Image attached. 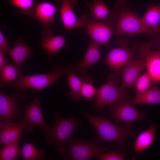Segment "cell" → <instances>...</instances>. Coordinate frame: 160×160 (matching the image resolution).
I'll list each match as a JSON object with an SVG mask.
<instances>
[{
  "instance_id": "1",
  "label": "cell",
  "mask_w": 160,
  "mask_h": 160,
  "mask_svg": "<svg viewBox=\"0 0 160 160\" xmlns=\"http://www.w3.org/2000/svg\"><path fill=\"white\" fill-rule=\"evenodd\" d=\"M109 18L113 23L115 28L114 34L131 37L144 33L150 34L144 26L141 17L130 7L126 0H118L111 12Z\"/></svg>"
},
{
  "instance_id": "2",
  "label": "cell",
  "mask_w": 160,
  "mask_h": 160,
  "mask_svg": "<svg viewBox=\"0 0 160 160\" xmlns=\"http://www.w3.org/2000/svg\"><path fill=\"white\" fill-rule=\"evenodd\" d=\"M81 113L95 129L98 142H113L123 145L128 138L135 135L131 124L116 125L103 116H95L84 111Z\"/></svg>"
},
{
  "instance_id": "3",
  "label": "cell",
  "mask_w": 160,
  "mask_h": 160,
  "mask_svg": "<svg viewBox=\"0 0 160 160\" xmlns=\"http://www.w3.org/2000/svg\"><path fill=\"white\" fill-rule=\"evenodd\" d=\"M54 121L55 124L53 127L44 129L45 140L53 145L58 153L63 154L65 147V145L68 143L74 131L79 127L82 120L73 114L68 118H64L57 111Z\"/></svg>"
},
{
  "instance_id": "4",
  "label": "cell",
  "mask_w": 160,
  "mask_h": 160,
  "mask_svg": "<svg viewBox=\"0 0 160 160\" xmlns=\"http://www.w3.org/2000/svg\"><path fill=\"white\" fill-rule=\"evenodd\" d=\"M67 73V66L56 65L51 73L31 75L21 74L11 83V85L16 91L26 92L27 89L30 88L40 92L44 88L55 84Z\"/></svg>"
},
{
  "instance_id": "5",
  "label": "cell",
  "mask_w": 160,
  "mask_h": 160,
  "mask_svg": "<svg viewBox=\"0 0 160 160\" xmlns=\"http://www.w3.org/2000/svg\"><path fill=\"white\" fill-rule=\"evenodd\" d=\"M79 28H84L92 40L100 45H107L115 30V25L109 18L97 20L90 14H85L79 18Z\"/></svg>"
},
{
  "instance_id": "6",
  "label": "cell",
  "mask_w": 160,
  "mask_h": 160,
  "mask_svg": "<svg viewBox=\"0 0 160 160\" xmlns=\"http://www.w3.org/2000/svg\"><path fill=\"white\" fill-rule=\"evenodd\" d=\"M97 142L71 137L63 155L65 160H87L103 152L117 147L118 144L109 147L99 145Z\"/></svg>"
},
{
  "instance_id": "7",
  "label": "cell",
  "mask_w": 160,
  "mask_h": 160,
  "mask_svg": "<svg viewBox=\"0 0 160 160\" xmlns=\"http://www.w3.org/2000/svg\"><path fill=\"white\" fill-rule=\"evenodd\" d=\"M129 41V39L127 37L117 39L116 43L119 46L111 49L103 62L116 73H121L123 67L133 59L136 54L138 44L135 42L132 47H128Z\"/></svg>"
},
{
  "instance_id": "8",
  "label": "cell",
  "mask_w": 160,
  "mask_h": 160,
  "mask_svg": "<svg viewBox=\"0 0 160 160\" xmlns=\"http://www.w3.org/2000/svg\"><path fill=\"white\" fill-rule=\"evenodd\" d=\"M116 76L111 75L108 81L97 90L93 107L99 111L104 107L111 106L121 100L130 98L120 87L116 85Z\"/></svg>"
},
{
  "instance_id": "9",
  "label": "cell",
  "mask_w": 160,
  "mask_h": 160,
  "mask_svg": "<svg viewBox=\"0 0 160 160\" xmlns=\"http://www.w3.org/2000/svg\"><path fill=\"white\" fill-rule=\"evenodd\" d=\"M129 100V98L124 99L110 106L108 115L113 118L115 123L131 124L136 121L148 119L143 113L138 111Z\"/></svg>"
},
{
  "instance_id": "10",
  "label": "cell",
  "mask_w": 160,
  "mask_h": 160,
  "mask_svg": "<svg viewBox=\"0 0 160 160\" xmlns=\"http://www.w3.org/2000/svg\"><path fill=\"white\" fill-rule=\"evenodd\" d=\"M27 96L26 92L16 91L13 96L10 97L1 91L0 121L10 122L14 119L20 120L22 118L21 110L18 105V101L24 100Z\"/></svg>"
},
{
  "instance_id": "11",
  "label": "cell",
  "mask_w": 160,
  "mask_h": 160,
  "mask_svg": "<svg viewBox=\"0 0 160 160\" xmlns=\"http://www.w3.org/2000/svg\"><path fill=\"white\" fill-rule=\"evenodd\" d=\"M152 46L150 42L137 44L136 54L137 58L144 60L147 72L155 83L160 81V50L153 51Z\"/></svg>"
},
{
  "instance_id": "12",
  "label": "cell",
  "mask_w": 160,
  "mask_h": 160,
  "mask_svg": "<svg viewBox=\"0 0 160 160\" xmlns=\"http://www.w3.org/2000/svg\"><path fill=\"white\" fill-rule=\"evenodd\" d=\"M41 102L37 95L24 107V115L19 120L26 127V130L33 131L35 127L48 128L49 127L45 121L41 107Z\"/></svg>"
},
{
  "instance_id": "13",
  "label": "cell",
  "mask_w": 160,
  "mask_h": 160,
  "mask_svg": "<svg viewBox=\"0 0 160 160\" xmlns=\"http://www.w3.org/2000/svg\"><path fill=\"white\" fill-rule=\"evenodd\" d=\"M146 68L144 60L142 58L132 59L122 69V82L120 87L123 91L134 87L142 70Z\"/></svg>"
},
{
  "instance_id": "14",
  "label": "cell",
  "mask_w": 160,
  "mask_h": 160,
  "mask_svg": "<svg viewBox=\"0 0 160 160\" xmlns=\"http://www.w3.org/2000/svg\"><path fill=\"white\" fill-rule=\"evenodd\" d=\"M101 57L100 45L92 41L87 49L83 59L73 65L76 73L81 76L86 75L89 68L97 63Z\"/></svg>"
},
{
  "instance_id": "15",
  "label": "cell",
  "mask_w": 160,
  "mask_h": 160,
  "mask_svg": "<svg viewBox=\"0 0 160 160\" xmlns=\"http://www.w3.org/2000/svg\"><path fill=\"white\" fill-rule=\"evenodd\" d=\"M57 11V7L52 3L42 1L35 5L31 14V18L39 22L44 28H48L54 23Z\"/></svg>"
},
{
  "instance_id": "16",
  "label": "cell",
  "mask_w": 160,
  "mask_h": 160,
  "mask_svg": "<svg viewBox=\"0 0 160 160\" xmlns=\"http://www.w3.org/2000/svg\"><path fill=\"white\" fill-rule=\"evenodd\" d=\"M60 4V13L62 22L67 29L79 28V18L74 10L78 5V0H55Z\"/></svg>"
},
{
  "instance_id": "17",
  "label": "cell",
  "mask_w": 160,
  "mask_h": 160,
  "mask_svg": "<svg viewBox=\"0 0 160 160\" xmlns=\"http://www.w3.org/2000/svg\"><path fill=\"white\" fill-rule=\"evenodd\" d=\"M0 143L3 145L18 142L22 132L26 130L20 122L0 121Z\"/></svg>"
},
{
  "instance_id": "18",
  "label": "cell",
  "mask_w": 160,
  "mask_h": 160,
  "mask_svg": "<svg viewBox=\"0 0 160 160\" xmlns=\"http://www.w3.org/2000/svg\"><path fill=\"white\" fill-rule=\"evenodd\" d=\"M40 36L41 41L40 45L48 55L49 59L55 55L65 43L64 34L55 36L53 31L48 28H44Z\"/></svg>"
},
{
  "instance_id": "19",
  "label": "cell",
  "mask_w": 160,
  "mask_h": 160,
  "mask_svg": "<svg viewBox=\"0 0 160 160\" xmlns=\"http://www.w3.org/2000/svg\"><path fill=\"white\" fill-rule=\"evenodd\" d=\"M143 23L150 33V36L160 33V3L156 5L151 4L141 17Z\"/></svg>"
},
{
  "instance_id": "20",
  "label": "cell",
  "mask_w": 160,
  "mask_h": 160,
  "mask_svg": "<svg viewBox=\"0 0 160 160\" xmlns=\"http://www.w3.org/2000/svg\"><path fill=\"white\" fill-rule=\"evenodd\" d=\"M8 53L14 64L21 68L22 64L32 55V51L30 47L24 42L22 37H20L15 40V45Z\"/></svg>"
},
{
  "instance_id": "21",
  "label": "cell",
  "mask_w": 160,
  "mask_h": 160,
  "mask_svg": "<svg viewBox=\"0 0 160 160\" xmlns=\"http://www.w3.org/2000/svg\"><path fill=\"white\" fill-rule=\"evenodd\" d=\"M67 67V75L70 88L68 96L72 101L79 102L82 99L81 91L82 81L80 77H79L76 74L72 65L69 64Z\"/></svg>"
},
{
  "instance_id": "22",
  "label": "cell",
  "mask_w": 160,
  "mask_h": 160,
  "mask_svg": "<svg viewBox=\"0 0 160 160\" xmlns=\"http://www.w3.org/2000/svg\"><path fill=\"white\" fill-rule=\"evenodd\" d=\"M156 124L151 125L147 130L140 133L137 137L134 145V150L136 153H140L152 145L156 139Z\"/></svg>"
},
{
  "instance_id": "23",
  "label": "cell",
  "mask_w": 160,
  "mask_h": 160,
  "mask_svg": "<svg viewBox=\"0 0 160 160\" xmlns=\"http://www.w3.org/2000/svg\"><path fill=\"white\" fill-rule=\"evenodd\" d=\"M131 102L134 105L160 104V89L152 85L145 92L136 95Z\"/></svg>"
},
{
  "instance_id": "24",
  "label": "cell",
  "mask_w": 160,
  "mask_h": 160,
  "mask_svg": "<svg viewBox=\"0 0 160 160\" xmlns=\"http://www.w3.org/2000/svg\"><path fill=\"white\" fill-rule=\"evenodd\" d=\"M20 68L15 64H7L0 70V85L1 88L15 81L22 74Z\"/></svg>"
},
{
  "instance_id": "25",
  "label": "cell",
  "mask_w": 160,
  "mask_h": 160,
  "mask_svg": "<svg viewBox=\"0 0 160 160\" xmlns=\"http://www.w3.org/2000/svg\"><path fill=\"white\" fill-rule=\"evenodd\" d=\"M86 5L89 8L91 16L97 20L104 19L110 13L103 0H95L92 2H87Z\"/></svg>"
},
{
  "instance_id": "26",
  "label": "cell",
  "mask_w": 160,
  "mask_h": 160,
  "mask_svg": "<svg viewBox=\"0 0 160 160\" xmlns=\"http://www.w3.org/2000/svg\"><path fill=\"white\" fill-rule=\"evenodd\" d=\"M21 153L23 158L27 160L43 159L45 154V151L43 149H37L33 144L31 143L25 144Z\"/></svg>"
},
{
  "instance_id": "27",
  "label": "cell",
  "mask_w": 160,
  "mask_h": 160,
  "mask_svg": "<svg viewBox=\"0 0 160 160\" xmlns=\"http://www.w3.org/2000/svg\"><path fill=\"white\" fill-rule=\"evenodd\" d=\"M80 77L82 81L81 91V95L85 98L87 101H89L96 95L97 92L92 84L94 79L90 76L86 75Z\"/></svg>"
},
{
  "instance_id": "28",
  "label": "cell",
  "mask_w": 160,
  "mask_h": 160,
  "mask_svg": "<svg viewBox=\"0 0 160 160\" xmlns=\"http://www.w3.org/2000/svg\"><path fill=\"white\" fill-rule=\"evenodd\" d=\"M20 153L18 142L6 145L0 150V160H16Z\"/></svg>"
},
{
  "instance_id": "29",
  "label": "cell",
  "mask_w": 160,
  "mask_h": 160,
  "mask_svg": "<svg viewBox=\"0 0 160 160\" xmlns=\"http://www.w3.org/2000/svg\"><path fill=\"white\" fill-rule=\"evenodd\" d=\"M154 83L149 73L147 71L141 75L137 80L134 87L136 95L142 93L148 90Z\"/></svg>"
},
{
  "instance_id": "30",
  "label": "cell",
  "mask_w": 160,
  "mask_h": 160,
  "mask_svg": "<svg viewBox=\"0 0 160 160\" xmlns=\"http://www.w3.org/2000/svg\"><path fill=\"white\" fill-rule=\"evenodd\" d=\"M10 4L20 9L21 13L27 15L31 14L35 4L34 0H7Z\"/></svg>"
},
{
  "instance_id": "31",
  "label": "cell",
  "mask_w": 160,
  "mask_h": 160,
  "mask_svg": "<svg viewBox=\"0 0 160 160\" xmlns=\"http://www.w3.org/2000/svg\"><path fill=\"white\" fill-rule=\"evenodd\" d=\"M125 157L123 153L118 150L100 153L95 156L100 160H123Z\"/></svg>"
},
{
  "instance_id": "32",
  "label": "cell",
  "mask_w": 160,
  "mask_h": 160,
  "mask_svg": "<svg viewBox=\"0 0 160 160\" xmlns=\"http://www.w3.org/2000/svg\"><path fill=\"white\" fill-rule=\"evenodd\" d=\"M11 48L9 47L4 35L0 30V52L6 53L9 51Z\"/></svg>"
},
{
  "instance_id": "33",
  "label": "cell",
  "mask_w": 160,
  "mask_h": 160,
  "mask_svg": "<svg viewBox=\"0 0 160 160\" xmlns=\"http://www.w3.org/2000/svg\"><path fill=\"white\" fill-rule=\"evenodd\" d=\"M152 37L150 42L152 46L160 50V33L153 35Z\"/></svg>"
},
{
  "instance_id": "34",
  "label": "cell",
  "mask_w": 160,
  "mask_h": 160,
  "mask_svg": "<svg viewBox=\"0 0 160 160\" xmlns=\"http://www.w3.org/2000/svg\"><path fill=\"white\" fill-rule=\"evenodd\" d=\"M6 55V53L0 52V70L7 64L8 60Z\"/></svg>"
},
{
  "instance_id": "35",
  "label": "cell",
  "mask_w": 160,
  "mask_h": 160,
  "mask_svg": "<svg viewBox=\"0 0 160 160\" xmlns=\"http://www.w3.org/2000/svg\"><path fill=\"white\" fill-rule=\"evenodd\" d=\"M130 0V1H132V0Z\"/></svg>"
}]
</instances>
